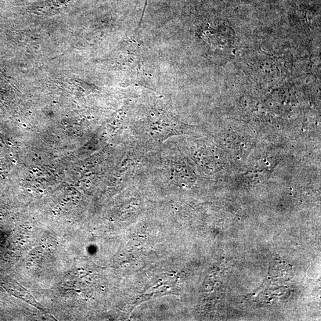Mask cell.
<instances>
[{"instance_id":"2","label":"cell","mask_w":321,"mask_h":321,"mask_svg":"<svg viewBox=\"0 0 321 321\" xmlns=\"http://www.w3.org/2000/svg\"><path fill=\"white\" fill-rule=\"evenodd\" d=\"M41 247L42 249H44V250H45V249L46 248L45 245L44 244H42Z\"/></svg>"},{"instance_id":"3","label":"cell","mask_w":321,"mask_h":321,"mask_svg":"<svg viewBox=\"0 0 321 321\" xmlns=\"http://www.w3.org/2000/svg\"><path fill=\"white\" fill-rule=\"evenodd\" d=\"M20 244V245H21V246H23V245L24 244V243H23L22 241H21Z\"/></svg>"},{"instance_id":"5","label":"cell","mask_w":321,"mask_h":321,"mask_svg":"<svg viewBox=\"0 0 321 321\" xmlns=\"http://www.w3.org/2000/svg\"><path fill=\"white\" fill-rule=\"evenodd\" d=\"M89 273H92V272L91 271V270H89Z\"/></svg>"},{"instance_id":"4","label":"cell","mask_w":321,"mask_h":321,"mask_svg":"<svg viewBox=\"0 0 321 321\" xmlns=\"http://www.w3.org/2000/svg\"><path fill=\"white\" fill-rule=\"evenodd\" d=\"M21 241H22V242L24 243H26V241H25L24 240H21Z\"/></svg>"},{"instance_id":"1","label":"cell","mask_w":321,"mask_h":321,"mask_svg":"<svg viewBox=\"0 0 321 321\" xmlns=\"http://www.w3.org/2000/svg\"><path fill=\"white\" fill-rule=\"evenodd\" d=\"M27 230H32V227H27Z\"/></svg>"}]
</instances>
